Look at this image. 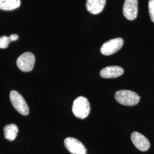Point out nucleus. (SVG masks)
<instances>
[{"label": "nucleus", "mask_w": 154, "mask_h": 154, "mask_svg": "<svg viewBox=\"0 0 154 154\" xmlns=\"http://www.w3.org/2000/svg\"><path fill=\"white\" fill-rule=\"evenodd\" d=\"M72 110L74 115L78 118L83 119L88 116L90 111V105L88 99L81 96L75 99Z\"/></svg>", "instance_id": "obj_1"}, {"label": "nucleus", "mask_w": 154, "mask_h": 154, "mask_svg": "<svg viewBox=\"0 0 154 154\" xmlns=\"http://www.w3.org/2000/svg\"><path fill=\"white\" fill-rule=\"evenodd\" d=\"M115 98L121 105L132 106L138 104L140 98L137 94L132 91L122 90L116 92Z\"/></svg>", "instance_id": "obj_2"}, {"label": "nucleus", "mask_w": 154, "mask_h": 154, "mask_svg": "<svg viewBox=\"0 0 154 154\" xmlns=\"http://www.w3.org/2000/svg\"><path fill=\"white\" fill-rule=\"evenodd\" d=\"M10 99L11 104L16 110L23 116H27L29 113V109L25 99L22 95L15 90H12L10 93Z\"/></svg>", "instance_id": "obj_3"}, {"label": "nucleus", "mask_w": 154, "mask_h": 154, "mask_svg": "<svg viewBox=\"0 0 154 154\" xmlns=\"http://www.w3.org/2000/svg\"><path fill=\"white\" fill-rule=\"evenodd\" d=\"M35 61V57L33 53L26 52L18 58L17 65L22 72H29L33 70Z\"/></svg>", "instance_id": "obj_4"}, {"label": "nucleus", "mask_w": 154, "mask_h": 154, "mask_svg": "<svg viewBox=\"0 0 154 154\" xmlns=\"http://www.w3.org/2000/svg\"><path fill=\"white\" fill-rule=\"evenodd\" d=\"M123 43V39L121 38L110 39L101 46L100 52L103 55H112L121 49Z\"/></svg>", "instance_id": "obj_5"}, {"label": "nucleus", "mask_w": 154, "mask_h": 154, "mask_svg": "<svg viewBox=\"0 0 154 154\" xmlns=\"http://www.w3.org/2000/svg\"><path fill=\"white\" fill-rule=\"evenodd\" d=\"M66 149L72 154H86V149L82 142L77 139L68 137L65 139Z\"/></svg>", "instance_id": "obj_6"}, {"label": "nucleus", "mask_w": 154, "mask_h": 154, "mask_svg": "<svg viewBox=\"0 0 154 154\" xmlns=\"http://www.w3.org/2000/svg\"><path fill=\"white\" fill-rule=\"evenodd\" d=\"M138 0H125L123 7L124 16L130 21L135 20L138 15Z\"/></svg>", "instance_id": "obj_7"}, {"label": "nucleus", "mask_w": 154, "mask_h": 154, "mask_svg": "<svg viewBox=\"0 0 154 154\" xmlns=\"http://www.w3.org/2000/svg\"><path fill=\"white\" fill-rule=\"evenodd\" d=\"M131 139L135 146L140 151H146L150 147V143L147 138L139 132H132Z\"/></svg>", "instance_id": "obj_8"}, {"label": "nucleus", "mask_w": 154, "mask_h": 154, "mask_svg": "<svg viewBox=\"0 0 154 154\" xmlns=\"http://www.w3.org/2000/svg\"><path fill=\"white\" fill-rule=\"evenodd\" d=\"M123 73L124 70L120 66H107L100 70V75L103 78H114L120 77Z\"/></svg>", "instance_id": "obj_9"}, {"label": "nucleus", "mask_w": 154, "mask_h": 154, "mask_svg": "<svg viewBox=\"0 0 154 154\" xmlns=\"http://www.w3.org/2000/svg\"><path fill=\"white\" fill-rule=\"evenodd\" d=\"M106 2V0H87L86 9L90 13L97 14L103 10Z\"/></svg>", "instance_id": "obj_10"}, {"label": "nucleus", "mask_w": 154, "mask_h": 154, "mask_svg": "<svg viewBox=\"0 0 154 154\" xmlns=\"http://www.w3.org/2000/svg\"><path fill=\"white\" fill-rule=\"evenodd\" d=\"M5 138L9 141L14 140L18 132V128L16 125L12 123L7 125L4 128Z\"/></svg>", "instance_id": "obj_11"}, {"label": "nucleus", "mask_w": 154, "mask_h": 154, "mask_svg": "<svg viewBox=\"0 0 154 154\" xmlns=\"http://www.w3.org/2000/svg\"><path fill=\"white\" fill-rule=\"evenodd\" d=\"M20 0H0V9L4 11H13L19 8Z\"/></svg>", "instance_id": "obj_12"}, {"label": "nucleus", "mask_w": 154, "mask_h": 154, "mask_svg": "<svg viewBox=\"0 0 154 154\" xmlns=\"http://www.w3.org/2000/svg\"><path fill=\"white\" fill-rule=\"evenodd\" d=\"M9 37L7 36H2L0 37V48L1 49H6L8 47L9 43L11 42Z\"/></svg>", "instance_id": "obj_13"}, {"label": "nucleus", "mask_w": 154, "mask_h": 154, "mask_svg": "<svg viewBox=\"0 0 154 154\" xmlns=\"http://www.w3.org/2000/svg\"><path fill=\"white\" fill-rule=\"evenodd\" d=\"M149 11L151 20L154 22V0H149Z\"/></svg>", "instance_id": "obj_14"}, {"label": "nucleus", "mask_w": 154, "mask_h": 154, "mask_svg": "<svg viewBox=\"0 0 154 154\" xmlns=\"http://www.w3.org/2000/svg\"><path fill=\"white\" fill-rule=\"evenodd\" d=\"M9 38L11 41H15L17 40L18 39V35L17 34H11V35H10L9 37Z\"/></svg>", "instance_id": "obj_15"}]
</instances>
